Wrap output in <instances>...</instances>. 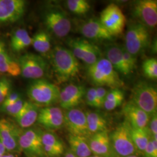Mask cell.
<instances>
[{
	"instance_id": "30bf717a",
	"label": "cell",
	"mask_w": 157,
	"mask_h": 157,
	"mask_svg": "<svg viewBox=\"0 0 157 157\" xmlns=\"http://www.w3.org/2000/svg\"><path fill=\"white\" fill-rule=\"evenodd\" d=\"M44 22L47 29L59 38L67 36L71 30V21L63 12L58 10H51L47 12Z\"/></svg>"
},
{
	"instance_id": "ee69618b",
	"label": "cell",
	"mask_w": 157,
	"mask_h": 157,
	"mask_svg": "<svg viewBox=\"0 0 157 157\" xmlns=\"http://www.w3.org/2000/svg\"><path fill=\"white\" fill-rule=\"evenodd\" d=\"M90 157H101V156H99V155H91Z\"/></svg>"
},
{
	"instance_id": "60d3db41",
	"label": "cell",
	"mask_w": 157,
	"mask_h": 157,
	"mask_svg": "<svg viewBox=\"0 0 157 157\" xmlns=\"http://www.w3.org/2000/svg\"><path fill=\"white\" fill-rule=\"evenodd\" d=\"M6 152V151L4 147L0 142V155H3L4 154H5Z\"/></svg>"
},
{
	"instance_id": "4dcf8cb0",
	"label": "cell",
	"mask_w": 157,
	"mask_h": 157,
	"mask_svg": "<svg viewBox=\"0 0 157 157\" xmlns=\"http://www.w3.org/2000/svg\"><path fill=\"white\" fill-rule=\"evenodd\" d=\"M67 4L69 11L77 15L86 14L91 8L89 2L85 0H68Z\"/></svg>"
},
{
	"instance_id": "ac0fdd59",
	"label": "cell",
	"mask_w": 157,
	"mask_h": 157,
	"mask_svg": "<svg viewBox=\"0 0 157 157\" xmlns=\"http://www.w3.org/2000/svg\"><path fill=\"white\" fill-rule=\"evenodd\" d=\"M80 32L84 37L98 41L112 40L113 36L104 27L99 20L90 19L82 25Z\"/></svg>"
},
{
	"instance_id": "d6986e66",
	"label": "cell",
	"mask_w": 157,
	"mask_h": 157,
	"mask_svg": "<svg viewBox=\"0 0 157 157\" xmlns=\"http://www.w3.org/2000/svg\"><path fill=\"white\" fill-rule=\"evenodd\" d=\"M92 154L101 157H110L111 144L108 131L99 132L92 135L88 141Z\"/></svg>"
},
{
	"instance_id": "e0dca14e",
	"label": "cell",
	"mask_w": 157,
	"mask_h": 157,
	"mask_svg": "<svg viewBox=\"0 0 157 157\" xmlns=\"http://www.w3.org/2000/svg\"><path fill=\"white\" fill-rule=\"evenodd\" d=\"M123 113L126 121L132 128L143 129L148 126L150 117L132 101L124 106Z\"/></svg>"
},
{
	"instance_id": "277c9868",
	"label": "cell",
	"mask_w": 157,
	"mask_h": 157,
	"mask_svg": "<svg viewBox=\"0 0 157 157\" xmlns=\"http://www.w3.org/2000/svg\"><path fill=\"white\" fill-rule=\"evenodd\" d=\"M150 117L157 113V91L145 82H140L132 90V100Z\"/></svg>"
},
{
	"instance_id": "6da1fadb",
	"label": "cell",
	"mask_w": 157,
	"mask_h": 157,
	"mask_svg": "<svg viewBox=\"0 0 157 157\" xmlns=\"http://www.w3.org/2000/svg\"><path fill=\"white\" fill-rule=\"evenodd\" d=\"M50 61L53 72L59 82L76 79L80 74L78 59L67 48L56 46L51 53Z\"/></svg>"
},
{
	"instance_id": "d6a6232c",
	"label": "cell",
	"mask_w": 157,
	"mask_h": 157,
	"mask_svg": "<svg viewBox=\"0 0 157 157\" xmlns=\"http://www.w3.org/2000/svg\"><path fill=\"white\" fill-rule=\"evenodd\" d=\"M24 102L25 101H23L21 98L19 100L12 104H1L0 109L1 111L5 112L6 113L11 115L14 118L17 116V114L22 109L23 105L24 104Z\"/></svg>"
},
{
	"instance_id": "2e32d148",
	"label": "cell",
	"mask_w": 157,
	"mask_h": 157,
	"mask_svg": "<svg viewBox=\"0 0 157 157\" xmlns=\"http://www.w3.org/2000/svg\"><path fill=\"white\" fill-rule=\"evenodd\" d=\"M25 9V1L0 0V23L16 22L22 18Z\"/></svg>"
},
{
	"instance_id": "9c48e42d",
	"label": "cell",
	"mask_w": 157,
	"mask_h": 157,
	"mask_svg": "<svg viewBox=\"0 0 157 157\" xmlns=\"http://www.w3.org/2000/svg\"><path fill=\"white\" fill-rule=\"evenodd\" d=\"M68 45L75 56L89 66L94 64L100 58V49L89 40L82 38L72 39L69 40Z\"/></svg>"
},
{
	"instance_id": "f35d334b",
	"label": "cell",
	"mask_w": 157,
	"mask_h": 157,
	"mask_svg": "<svg viewBox=\"0 0 157 157\" xmlns=\"http://www.w3.org/2000/svg\"><path fill=\"white\" fill-rule=\"evenodd\" d=\"M148 128L151 135L152 138L157 140V113L152 115L148 122Z\"/></svg>"
},
{
	"instance_id": "8992f818",
	"label": "cell",
	"mask_w": 157,
	"mask_h": 157,
	"mask_svg": "<svg viewBox=\"0 0 157 157\" xmlns=\"http://www.w3.org/2000/svg\"><path fill=\"white\" fill-rule=\"evenodd\" d=\"M150 34L148 28L137 23L130 25L125 35V50L136 56L150 44Z\"/></svg>"
},
{
	"instance_id": "83f0119b",
	"label": "cell",
	"mask_w": 157,
	"mask_h": 157,
	"mask_svg": "<svg viewBox=\"0 0 157 157\" xmlns=\"http://www.w3.org/2000/svg\"><path fill=\"white\" fill-rule=\"evenodd\" d=\"M130 133L132 140L137 150L143 152L152 137L148 126L143 129H136L131 127Z\"/></svg>"
},
{
	"instance_id": "44dd1931",
	"label": "cell",
	"mask_w": 157,
	"mask_h": 157,
	"mask_svg": "<svg viewBox=\"0 0 157 157\" xmlns=\"http://www.w3.org/2000/svg\"><path fill=\"white\" fill-rule=\"evenodd\" d=\"M42 143L48 157H59L63 154L65 147L62 140L51 131H43Z\"/></svg>"
},
{
	"instance_id": "7a4b0ae2",
	"label": "cell",
	"mask_w": 157,
	"mask_h": 157,
	"mask_svg": "<svg viewBox=\"0 0 157 157\" xmlns=\"http://www.w3.org/2000/svg\"><path fill=\"white\" fill-rule=\"evenodd\" d=\"M88 76L96 86H106L112 89H120L124 86L118 72L107 58H100L94 64L89 66Z\"/></svg>"
},
{
	"instance_id": "3957f363",
	"label": "cell",
	"mask_w": 157,
	"mask_h": 157,
	"mask_svg": "<svg viewBox=\"0 0 157 157\" xmlns=\"http://www.w3.org/2000/svg\"><path fill=\"white\" fill-rule=\"evenodd\" d=\"M60 90L56 84L40 78L29 85L27 94L32 102L39 106L50 107L59 102Z\"/></svg>"
},
{
	"instance_id": "b9f144b4",
	"label": "cell",
	"mask_w": 157,
	"mask_h": 157,
	"mask_svg": "<svg viewBox=\"0 0 157 157\" xmlns=\"http://www.w3.org/2000/svg\"><path fill=\"white\" fill-rule=\"evenodd\" d=\"M64 157H78L77 156H76L74 154H73L72 152L68 151L65 154Z\"/></svg>"
},
{
	"instance_id": "ffe728a7",
	"label": "cell",
	"mask_w": 157,
	"mask_h": 157,
	"mask_svg": "<svg viewBox=\"0 0 157 157\" xmlns=\"http://www.w3.org/2000/svg\"><path fill=\"white\" fill-rule=\"evenodd\" d=\"M39 107L31 101H25L22 109L14 119L21 129H28L37 122Z\"/></svg>"
},
{
	"instance_id": "cb8c5ba5",
	"label": "cell",
	"mask_w": 157,
	"mask_h": 157,
	"mask_svg": "<svg viewBox=\"0 0 157 157\" xmlns=\"http://www.w3.org/2000/svg\"><path fill=\"white\" fill-rule=\"evenodd\" d=\"M19 145L21 151L28 157H48L44 150L43 145L36 143L23 133L21 128L19 135Z\"/></svg>"
},
{
	"instance_id": "4316f807",
	"label": "cell",
	"mask_w": 157,
	"mask_h": 157,
	"mask_svg": "<svg viewBox=\"0 0 157 157\" xmlns=\"http://www.w3.org/2000/svg\"><path fill=\"white\" fill-rule=\"evenodd\" d=\"M32 38L25 29H18L12 34L11 47L15 52H21L32 45Z\"/></svg>"
},
{
	"instance_id": "7c38bea8",
	"label": "cell",
	"mask_w": 157,
	"mask_h": 157,
	"mask_svg": "<svg viewBox=\"0 0 157 157\" xmlns=\"http://www.w3.org/2000/svg\"><path fill=\"white\" fill-rule=\"evenodd\" d=\"M21 128L11 121L0 119V142L6 151L15 153L21 151L19 145V135Z\"/></svg>"
},
{
	"instance_id": "52a82bcc",
	"label": "cell",
	"mask_w": 157,
	"mask_h": 157,
	"mask_svg": "<svg viewBox=\"0 0 157 157\" xmlns=\"http://www.w3.org/2000/svg\"><path fill=\"white\" fill-rule=\"evenodd\" d=\"M99 21L113 37L123 32L126 22V17L121 9L113 3L102 11Z\"/></svg>"
},
{
	"instance_id": "484cf974",
	"label": "cell",
	"mask_w": 157,
	"mask_h": 157,
	"mask_svg": "<svg viewBox=\"0 0 157 157\" xmlns=\"http://www.w3.org/2000/svg\"><path fill=\"white\" fill-rule=\"evenodd\" d=\"M88 129L91 136L95 133L108 131V122L106 119L100 113L88 111L86 113Z\"/></svg>"
},
{
	"instance_id": "d4e9b609",
	"label": "cell",
	"mask_w": 157,
	"mask_h": 157,
	"mask_svg": "<svg viewBox=\"0 0 157 157\" xmlns=\"http://www.w3.org/2000/svg\"><path fill=\"white\" fill-rule=\"evenodd\" d=\"M68 143L71 151L78 157H90L92 155L88 141L85 137L69 135Z\"/></svg>"
},
{
	"instance_id": "8fae6325",
	"label": "cell",
	"mask_w": 157,
	"mask_h": 157,
	"mask_svg": "<svg viewBox=\"0 0 157 157\" xmlns=\"http://www.w3.org/2000/svg\"><path fill=\"white\" fill-rule=\"evenodd\" d=\"M64 114V124L69 135L88 138L91 136L88 129L86 113L78 108L67 110Z\"/></svg>"
},
{
	"instance_id": "4fadbf2b",
	"label": "cell",
	"mask_w": 157,
	"mask_h": 157,
	"mask_svg": "<svg viewBox=\"0 0 157 157\" xmlns=\"http://www.w3.org/2000/svg\"><path fill=\"white\" fill-rule=\"evenodd\" d=\"M37 122L48 131L60 129L64 124L63 112L59 107H43L39 109Z\"/></svg>"
},
{
	"instance_id": "603a6c76",
	"label": "cell",
	"mask_w": 157,
	"mask_h": 157,
	"mask_svg": "<svg viewBox=\"0 0 157 157\" xmlns=\"http://www.w3.org/2000/svg\"><path fill=\"white\" fill-rule=\"evenodd\" d=\"M105 54L106 58L118 73L124 76H128L132 73L124 61L122 48L115 45L109 47L106 50Z\"/></svg>"
},
{
	"instance_id": "f546056e",
	"label": "cell",
	"mask_w": 157,
	"mask_h": 157,
	"mask_svg": "<svg viewBox=\"0 0 157 157\" xmlns=\"http://www.w3.org/2000/svg\"><path fill=\"white\" fill-rule=\"evenodd\" d=\"M124 98V92L120 89H112L108 91L103 107L107 111H112L121 105Z\"/></svg>"
},
{
	"instance_id": "1f68e13d",
	"label": "cell",
	"mask_w": 157,
	"mask_h": 157,
	"mask_svg": "<svg viewBox=\"0 0 157 157\" xmlns=\"http://www.w3.org/2000/svg\"><path fill=\"white\" fill-rule=\"evenodd\" d=\"M143 71L146 77L155 80L157 78V60L155 58H148L143 63Z\"/></svg>"
},
{
	"instance_id": "7402d4cb",
	"label": "cell",
	"mask_w": 157,
	"mask_h": 157,
	"mask_svg": "<svg viewBox=\"0 0 157 157\" xmlns=\"http://www.w3.org/2000/svg\"><path fill=\"white\" fill-rule=\"evenodd\" d=\"M0 73L16 77L21 75L19 63L8 52L4 43L0 39Z\"/></svg>"
},
{
	"instance_id": "ba28073f",
	"label": "cell",
	"mask_w": 157,
	"mask_h": 157,
	"mask_svg": "<svg viewBox=\"0 0 157 157\" xmlns=\"http://www.w3.org/2000/svg\"><path fill=\"white\" fill-rule=\"evenodd\" d=\"M21 74L24 78L37 80L43 78L47 70V63L43 57L33 53H26L19 59Z\"/></svg>"
},
{
	"instance_id": "5b68a950",
	"label": "cell",
	"mask_w": 157,
	"mask_h": 157,
	"mask_svg": "<svg viewBox=\"0 0 157 157\" xmlns=\"http://www.w3.org/2000/svg\"><path fill=\"white\" fill-rule=\"evenodd\" d=\"M130 129L131 126L125 121L109 135L112 149L120 157L136 155L138 151L132 140Z\"/></svg>"
},
{
	"instance_id": "ab89813d",
	"label": "cell",
	"mask_w": 157,
	"mask_h": 157,
	"mask_svg": "<svg viewBox=\"0 0 157 157\" xmlns=\"http://www.w3.org/2000/svg\"><path fill=\"white\" fill-rule=\"evenodd\" d=\"M21 95L17 92H11L8 96L6 97V100L4 101V102L2 104H12L14 103L17 101L21 99Z\"/></svg>"
},
{
	"instance_id": "8d00e7d4",
	"label": "cell",
	"mask_w": 157,
	"mask_h": 157,
	"mask_svg": "<svg viewBox=\"0 0 157 157\" xmlns=\"http://www.w3.org/2000/svg\"><path fill=\"white\" fill-rule=\"evenodd\" d=\"M85 97H86V102L89 106L98 108L95 88L92 87V88L89 89L86 91Z\"/></svg>"
},
{
	"instance_id": "e575fe53",
	"label": "cell",
	"mask_w": 157,
	"mask_h": 157,
	"mask_svg": "<svg viewBox=\"0 0 157 157\" xmlns=\"http://www.w3.org/2000/svg\"><path fill=\"white\" fill-rule=\"evenodd\" d=\"M144 157H157V140L150 139L144 151Z\"/></svg>"
},
{
	"instance_id": "7bdbcfd3",
	"label": "cell",
	"mask_w": 157,
	"mask_h": 157,
	"mask_svg": "<svg viewBox=\"0 0 157 157\" xmlns=\"http://www.w3.org/2000/svg\"><path fill=\"white\" fill-rule=\"evenodd\" d=\"M1 157H16L15 155L11 153H5L4 154H3Z\"/></svg>"
},
{
	"instance_id": "836d02e7",
	"label": "cell",
	"mask_w": 157,
	"mask_h": 157,
	"mask_svg": "<svg viewBox=\"0 0 157 157\" xmlns=\"http://www.w3.org/2000/svg\"><path fill=\"white\" fill-rule=\"evenodd\" d=\"M12 83L11 80L7 77L0 78V104L6 100V97L11 92Z\"/></svg>"
},
{
	"instance_id": "bcb514c9",
	"label": "cell",
	"mask_w": 157,
	"mask_h": 157,
	"mask_svg": "<svg viewBox=\"0 0 157 157\" xmlns=\"http://www.w3.org/2000/svg\"></svg>"
},
{
	"instance_id": "f6af8a7d",
	"label": "cell",
	"mask_w": 157,
	"mask_h": 157,
	"mask_svg": "<svg viewBox=\"0 0 157 157\" xmlns=\"http://www.w3.org/2000/svg\"><path fill=\"white\" fill-rule=\"evenodd\" d=\"M126 157H139L137 155H130V156H128Z\"/></svg>"
},
{
	"instance_id": "9a60e30c",
	"label": "cell",
	"mask_w": 157,
	"mask_h": 157,
	"mask_svg": "<svg viewBox=\"0 0 157 157\" xmlns=\"http://www.w3.org/2000/svg\"><path fill=\"white\" fill-rule=\"evenodd\" d=\"M136 17L147 28H154L157 24V2L154 0L137 1L134 6Z\"/></svg>"
},
{
	"instance_id": "5bb4252c",
	"label": "cell",
	"mask_w": 157,
	"mask_h": 157,
	"mask_svg": "<svg viewBox=\"0 0 157 157\" xmlns=\"http://www.w3.org/2000/svg\"><path fill=\"white\" fill-rule=\"evenodd\" d=\"M86 90L81 84H67L60 90L59 102L63 109L69 110L75 108L83 100Z\"/></svg>"
},
{
	"instance_id": "74e56055",
	"label": "cell",
	"mask_w": 157,
	"mask_h": 157,
	"mask_svg": "<svg viewBox=\"0 0 157 157\" xmlns=\"http://www.w3.org/2000/svg\"><path fill=\"white\" fill-rule=\"evenodd\" d=\"M96 89V95L97 99L98 108L103 107L104 101L105 100L107 97L108 90L104 87L98 86L95 88Z\"/></svg>"
},
{
	"instance_id": "f1b7e54d",
	"label": "cell",
	"mask_w": 157,
	"mask_h": 157,
	"mask_svg": "<svg viewBox=\"0 0 157 157\" xmlns=\"http://www.w3.org/2000/svg\"><path fill=\"white\" fill-rule=\"evenodd\" d=\"M32 45L38 52L45 54L50 50L51 37L50 35L44 31L37 32L32 37Z\"/></svg>"
},
{
	"instance_id": "d590c367",
	"label": "cell",
	"mask_w": 157,
	"mask_h": 157,
	"mask_svg": "<svg viewBox=\"0 0 157 157\" xmlns=\"http://www.w3.org/2000/svg\"><path fill=\"white\" fill-rule=\"evenodd\" d=\"M122 51L124 61L132 73H133L137 67L136 56L129 53L128 51L125 50V48H122Z\"/></svg>"
}]
</instances>
